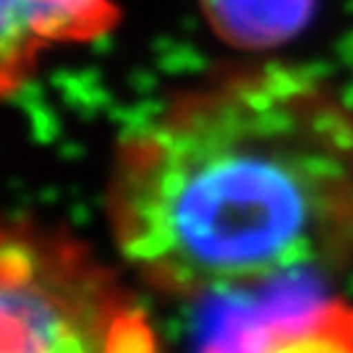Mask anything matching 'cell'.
<instances>
[{
	"label": "cell",
	"instance_id": "277c9868",
	"mask_svg": "<svg viewBox=\"0 0 353 353\" xmlns=\"http://www.w3.org/2000/svg\"><path fill=\"white\" fill-rule=\"evenodd\" d=\"M214 353H353V309L345 303H316L267 322L239 345Z\"/></svg>",
	"mask_w": 353,
	"mask_h": 353
},
{
	"label": "cell",
	"instance_id": "7a4b0ae2",
	"mask_svg": "<svg viewBox=\"0 0 353 353\" xmlns=\"http://www.w3.org/2000/svg\"><path fill=\"white\" fill-rule=\"evenodd\" d=\"M3 353H157L147 314L61 228L8 223L0 241Z\"/></svg>",
	"mask_w": 353,
	"mask_h": 353
},
{
	"label": "cell",
	"instance_id": "6da1fadb",
	"mask_svg": "<svg viewBox=\"0 0 353 353\" xmlns=\"http://www.w3.org/2000/svg\"><path fill=\"white\" fill-rule=\"evenodd\" d=\"M105 214L118 254L165 296L341 265L353 254V108L293 65L207 79L121 134Z\"/></svg>",
	"mask_w": 353,
	"mask_h": 353
},
{
	"label": "cell",
	"instance_id": "3957f363",
	"mask_svg": "<svg viewBox=\"0 0 353 353\" xmlns=\"http://www.w3.org/2000/svg\"><path fill=\"white\" fill-rule=\"evenodd\" d=\"M121 19L113 0H3L0 87L11 97L37 71L39 55L105 37Z\"/></svg>",
	"mask_w": 353,
	"mask_h": 353
},
{
	"label": "cell",
	"instance_id": "5b68a950",
	"mask_svg": "<svg viewBox=\"0 0 353 353\" xmlns=\"http://www.w3.org/2000/svg\"><path fill=\"white\" fill-rule=\"evenodd\" d=\"M220 37L246 50L280 45L303 26L312 0H202Z\"/></svg>",
	"mask_w": 353,
	"mask_h": 353
}]
</instances>
